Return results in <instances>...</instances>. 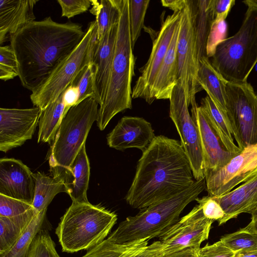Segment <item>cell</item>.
I'll list each match as a JSON object with an SVG mask.
<instances>
[{
  "label": "cell",
  "mask_w": 257,
  "mask_h": 257,
  "mask_svg": "<svg viewBox=\"0 0 257 257\" xmlns=\"http://www.w3.org/2000/svg\"><path fill=\"white\" fill-rule=\"evenodd\" d=\"M118 23L112 26L99 40L94 37L90 62L95 69L94 97L99 106L106 95L114 58Z\"/></svg>",
  "instance_id": "obj_18"
},
{
  "label": "cell",
  "mask_w": 257,
  "mask_h": 257,
  "mask_svg": "<svg viewBox=\"0 0 257 257\" xmlns=\"http://www.w3.org/2000/svg\"><path fill=\"white\" fill-rule=\"evenodd\" d=\"M251 214V219L247 226L252 231L257 233V207L253 211Z\"/></svg>",
  "instance_id": "obj_47"
},
{
  "label": "cell",
  "mask_w": 257,
  "mask_h": 257,
  "mask_svg": "<svg viewBox=\"0 0 257 257\" xmlns=\"http://www.w3.org/2000/svg\"><path fill=\"white\" fill-rule=\"evenodd\" d=\"M257 175V144L248 146L224 167L204 173L208 195L219 196Z\"/></svg>",
  "instance_id": "obj_13"
},
{
  "label": "cell",
  "mask_w": 257,
  "mask_h": 257,
  "mask_svg": "<svg viewBox=\"0 0 257 257\" xmlns=\"http://www.w3.org/2000/svg\"><path fill=\"white\" fill-rule=\"evenodd\" d=\"M85 33L79 24L60 23L48 17L31 22L11 34L10 45L18 61L22 86L32 92L37 90Z\"/></svg>",
  "instance_id": "obj_1"
},
{
  "label": "cell",
  "mask_w": 257,
  "mask_h": 257,
  "mask_svg": "<svg viewBox=\"0 0 257 257\" xmlns=\"http://www.w3.org/2000/svg\"><path fill=\"white\" fill-rule=\"evenodd\" d=\"M243 3L247 9L241 27L217 45L211 62L229 82H246L257 63V6L249 0Z\"/></svg>",
  "instance_id": "obj_6"
},
{
  "label": "cell",
  "mask_w": 257,
  "mask_h": 257,
  "mask_svg": "<svg viewBox=\"0 0 257 257\" xmlns=\"http://www.w3.org/2000/svg\"><path fill=\"white\" fill-rule=\"evenodd\" d=\"M62 95L64 114L66 115L72 107L78 103L79 93L78 87L72 82L63 92Z\"/></svg>",
  "instance_id": "obj_43"
},
{
  "label": "cell",
  "mask_w": 257,
  "mask_h": 257,
  "mask_svg": "<svg viewBox=\"0 0 257 257\" xmlns=\"http://www.w3.org/2000/svg\"><path fill=\"white\" fill-rule=\"evenodd\" d=\"M96 33V23L91 22L76 48L52 71L46 81L32 92L30 99L35 107L43 111L56 100L90 62L91 50Z\"/></svg>",
  "instance_id": "obj_8"
},
{
  "label": "cell",
  "mask_w": 257,
  "mask_h": 257,
  "mask_svg": "<svg viewBox=\"0 0 257 257\" xmlns=\"http://www.w3.org/2000/svg\"><path fill=\"white\" fill-rule=\"evenodd\" d=\"M90 12L95 16L96 35L100 40L114 25L118 23L120 16L119 0H91Z\"/></svg>",
  "instance_id": "obj_30"
},
{
  "label": "cell",
  "mask_w": 257,
  "mask_h": 257,
  "mask_svg": "<svg viewBox=\"0 0 257 257\" xmlns=\"http://www.w3.org/2000/svg\"><path fill=\"white\" fill-rule=\"evenodd\" d=\"M235 2V0H214V20L215 21L225 20Z\"/></svg>",
  "instance_id": "obj_44"
},
{
  "label": "cell",
  "mask_w": 257,
  "mask_h": 257,
  "mask_svg": "<svg viewBox=\"0 0 257 257\" xmlns=\"http://www.w3.org/2000/svg\"><path fill=\"white\" fill-rule=\"evenodd\" d=\"M181 11L173 12L163 21L157 36L153 41L148 61L140 69L141 74L132 89V98H143L150 104L152 85L180 22Z\"/></svg>",
  "instance_id": "obj_14"
},
{
  "label": "cell",
  "mask_w": 257,
  "mask_h": 257,
  "mask_svg": "<svg viewBox=\"0 0 257 257\" xmlns=\"http://www.w3.org/2000/svg\"><path fill=\"white\" fill-rule=\"evenodd\" d=\"M170 100L169 116L180 137L196 181L205 178L203 156L198 127L191 116L184 88L179 82L174 87Z\"/></svg>",
  "instance_id": "obj_11"
},
{
  "label": "cell",
  "mask_w": 257,
  "mask_h": 257,
  "mask_svg": "<svg viewBox=\"0 0 257 257\" xmlns=\"http://www.w3.org/2000/svg\"><path fill=\"white\" fill-rule=\"evenodd\" d=\"M156 136L150 122L143 117L124 116L107 136L110 148L123 151L137 148L144 151Z\"/></svg>",
  "instance_id": "obj_19"
},
{
  "label": "cell",
  "mask_w": 257,
  "mask_h": 257,
  "mask_svg": "<svg viewBox=\"0 0 257 257\" xmlns=\"http://www.w3.org/2000/svg\"><path fill=\"white\" fill-rule=\"evenodd\" d=\"M220 240L235 253L257 249V233L247 226L222 236Z\"/></svg>",
  "instance_id": "obj_33"
},
{
  "label": "cell",
  "mask_w": 257,
  "mask_h": 257,
  "mask_svg": "<svg viewBox=\"0 0 257 257\" xmlns=\"http://www.w3.org/2000/svg\"><path fill=\"white\" fill-rule=\"evenodd\" d=\"M90 176V165L84 144L62 179L69 188L72 202H88L87 191Z\"/></svg>",
  "instance_id": "obj_24"
},
{
  "label": "cell",
  "mask_w": 257,
  "mask_h": 257,
  "mask_svg": "<svg viewBox=\"0 0 257 257\" xmlns=\"http://www.w3.org/2000/svg\"><path fill=\"white\" fill-rule=\"evenodd\" d=\"M227 25L225 20H213L208 36L206 52L209 58L214 55L217 45L226 39Z\"/></svg>",
  "instance_id": "obj_39"
},
{
  "label": "cell",
  "mask_w": 257,
  "mask_h": 257,
  "mask_svg": "<svg viewBox=\"0 0 257 257\" xmlns=\"http://www.w3.org/2000/svg\"><path fill=\"white\" fill-rule=\"evenodd\" d=\"M26 257H61L48 230L41 229L34 239Z\"/></svg>",
  "instance_id": "obj_35"
},
{
  "label": "cell",
  "mask_w": 257,
  "mask_h": 257,
  "mask_svg": "<svg viewBox=\"0 0 257 257\" xmlns=\"http://www.w3.org/2000/svg\"><path fill=\"white\" fill-rule=\"evenodd\" d=\"M212 197L224 212L223 217L218 221L219 225L236 218L241 213L251 214L257 207V175L232 191Z\"/></svg>",
  "instance_id": "obj_20"
},
{
  "label": "cell",
  "mask_w": 257,
  "mask_h": 257,
  "mask_svg": "<svg viewBox=\"0 0 257 257\" xmlns=\"http://www.w3.org/2000/svg\"><path fill=\"white\" fill-rule=\"evenodd\" d=\"M234 257H257V249L246 251H240L235 253Z\"/></svg>",
  "instance_id": "obj_48"
},
{
  "label": "cell",
  "mask_w": 257,
  "mask_h": 257,
  "mask_svg": "<svg viewBox=\"0 0 257 257\" xmlns=\"http://www.w3.org/2000/svg\"><path fill=\"white\" fill-rule=\"evenodd\" d=\"M235 254L220 240L210 245L206 244L199 250V257H234Z\"/></svg>",
  "instance_id": "obj_42"
},
{
  "label": "cell",
  "mask_w": 257,
  "mask_h": 257,
  "mask_svg": "<svg viewBox=\"0 0 257 257\" xmlns=\"http://www.w3.org/2000/svg\"><path fill=\"white\" fill-rule=\"evenodd\" d=\"M62 17L68 19L86 12L91 6V0H58Z\"/></svg>",
  "instance_id": "obj_40"
},
{
  "label": "cell",
  "mask_w": 257,
  "mask_h": 257,
  "mask_svg": "<svg viewBox=\"0 0 257 257\" xmlns=\"http://www.w3.org/2000/svg\"><path fill=\"white\" fill-rule=\"evenodd\" d=\"M37 107L0 108V151L7 152L21 146L35 132L41 114Z\"/></svg>",
  "instance_id": "obj_16"
},
{
  "label": "cell",
  "mask_w": 257,
  "mask_h": 257,
  "mask_svg": "<svg viewBox=\"0 0 257 257\" xmlns=\"http://www.w3.org/2000/svg\"><path fill=\"white\" fill-rule=\"evenodd\" d=\"M46 211L39 212L15 245L0 257H26L34 239L42 229Z\"/></svg>",
  "instance_id": "obj_32"
},
{
  "label": "cell",
  "mask_w": 257,
  "mask_h": 257,
  "mask_svg": "<svg viewBox=\"0 0 257 257\" xmlns=\"http://www.w3.org/2000/svg\"><path fill=\"white\" fill-rule=\"evenodd\" d=\"M199 250L193 247H189L182 250L167 254L163 257H199Z\"/></svg>",
  "instance_id": "obj_45"
},
{
  "label": "cell",
  "mask_w": 257,
  "mask_h": 257,
  "mask_svg": "<svg viewBox=\"0 0 257 257\" xmlns=\"http://www.w3.org/2000/svg\"><path fill=\"white\" fill-rule=\"evenodd\" d=\"M178 82L183 86L189 105L202 88L198 82L199 56L194 25L193 1L187 0L181 11L177 47Z\"/></svg>",
  "instance_id": "obj_10"
},
{
  "label": "cell",
  "mask_w": 257,
  "mask_h": 257,
  "mask_svg": "<svg viewBox=\"0 0 257 257\" xmlns=\"http://www.w3.org/2000/svg\"><path fill=\"white\" fill-rule=\"evenodd\" d=\"M94 74L95 69L93 65L90 62L79 73L73 82L79 90L78 103L89 97H94Z\"/></svg>",
  "instance_id": "obj_37"
},
{
  "label": "cell",
  "mask_w": 257,
  "mask_h": 257,
  "mask_svg": "<svg viewBox=\"0 0 257 257\" xmlns=\"http://www.w3.org/2000/svg\"><path fill=\"white\" fill-rule=\"evenodd\" d=\"M150 2V0H129L130 29L133 49L144 27Z\"/></svg>",
  "instance_id": "obj_34"
},
{
  "label": "cell",
  "mask_w": 257,
  "mask_h": 257,
  "mask_svg": "<svg viewBox=\"0 0 257 257\" xmlns=\"http://www.w3.org/2000/svg\"><path fill=\"white\" fill-rule=\"evenodd\" d=\"M35 188L33 206L37 212L47 210L54 197L58 193L69 194L64 181L58 177H50L39 172L34 173Z\"/></svg>",
  "instance_id": "obj_26"
},
{
  "label": "cell",
  "mask_w": 257,
  "mask_h": 257,
  "mask_svg": "<svg viewBox=\"0 0 257 257\" xmlns=\"http://www.w3.org/2000/svg\"><path fill=\"white\" fill-rule=\"evenodd\" d=\"M98 105L94 97H89L72 107L63 119L49 158L53 176L62 179L69 169L97 121Z\"/></svg>",
  "instance_id": "obj_7"
},
{
  "label": "cell",
  "mask_w": 257,
  "mask_h": 257,
  "mask_svg": "<svg viewBox=\"0 0 257 257\" xmlns=\"http://www.w3.org/2000/svg\"><path fill=\"white\" fill-rule=\"evenodd\" d=\"M200 205L204 215L213 221H219L222 219L224 212L219 205L211 196L209 195L196 199Z\"/></svg>",
  "instance_id": "obj_41"
},
{
  "label": "cell",
  "mask_w": 257,
  "mask_h": 257,
  "mask_svg": "<svg viewBox=\"0 0 257 257\" xmlns=\"http://www.w3.org/2000/svg\"><path fill=\"white\" fill-rule=\"evenodd\" d=\"M38 0H0V44L7 35L35 21L34 7Z\"/></svg>",
  "instance_id": "obj_23"
},
{
  "label": "cell",
  "mask_w": 257,
  "mask_h": 257,
  "mask_svg": "<svg viewBox=\"0 0 257 257\" xmlns=\"http://www.w3.org/2000/svg\"><path fill=\"white\" fill-rule=\"evenodd\" d=\"M19 66L15 53L10 45L0 47V79L6 81L19 76Z\"/></svg>",
  "instance_id": "obj_36"
},
{
  "label": "cell",
  "mask_w": 257,
  "mask_h": 257,
  "mask_svg": "<svg viewBox=\"0 0 257 257\" xmlns=\"http://www.w3.org/2000/svg\"><path fill=\"white\" fill-rule=\"evenodd\" d=\"M65 116L62 94L41 112L38 123V143L52 144Z\"/></svg>",
  "instance_id": "obj_29"
},
{
  "label": "cell",
  "mask_w": 257,
  "mask_h": 257,
  "mask_svg": "<svg viewBox=\"0 0 257 257\" xmlns=\"http://www.w3.org/2000/svg\"><path fill=\"white\" fill-rule=\"evenodd\" d=\"M117 219L116 214L89 201L72 202L56 229L62 250H89L103 241Z\"/></svg>",
  "instance_id": "obj_5"
},
{
  "label": "cell",
  "mask_w": 257,
  "mask_h": 257,
  "mask_svg": "<svg viewBox=\"0 0 257 257\" xmlns=\"http://www.w3.org/2000/svg\"><path fill=\"white\" fill-rule=\"evenodd\" d=\"M114 58L105 99L98 110L97 125L100 131L106 127L118 113L132 108L131 88L135 75V58L132 45L129 0H119Z\"/></svg>",
  "instance_id": "obj_4"
},
{
  "label": "cell",
  "mask_w": 257,
  "mask_h": 257,
  "mask_svg": "<svg viewBox=\"0 0 257 257\" xmlns=\"http://www.w3.org/2000/svg\"><path fill=\"white\" fill-rule=\"evenodd\" d=\"M38 213L34 208L16 217L0 216V255L9 251L15 245Z\"/></svg>",
  "instance_id": "obj_27"
},
{
  "label": "cell",
  "mask_w": 257,
  "mask_h": 257,
  "mask_svg": "<svg viewBox=\"0 0 257 257\" xmlns=\"http://www.w3.org/2000/svg\"><path fill=\"white\" fill-rule=\"evenodd\" d=\"M213 221L204 215L200 205H196L159 237L163 255L189 247L200 249L208 238Z\"/></svg>",
  "instance_id": "obj_12"
},
{
  "label": "cell",
  "mask_w": 257,
  "mask_h": 257,
  "mask_svg": "<svg viewBox=\"0 0 257 257\" xmlns=\"http://www.w3.org/2000/svg\"><path fill=\"white\" fill-rule=\"evenodd\" d=\"M191 105V116L200 138L204 173L223 168L237 155L228 150L207 111L198 106L196 101Z\"/></svg>",
  "instance_id": "obj_15"
},
{
  "label": "cell",
  "mask_w": 257,
  "mask_h": 257,
  "mask_svg": "<svg viewBox=\"0 0 257 257\" xmlns=\"http://www.w3.org/2000/svg\"><path fill=\"white\" fill-rule=\"evenodd\" d=\"M198 82L218 108L225 115L227 81L213 67L207 56L199 60Z\"/></svg>",
  "instance_id": "obj_25"
},
{
  "label": "cell",
  "mask_w": 257,
  "mask_h": 257,
  "mask_svg": "<svg viewBox=\"0 0 257 257\" xmlns=\"http://www.w3.org/2000/svg\"><path fill=\"white\" fill-rule=\"evenodd\" d=\"M35 188L34 173L21 160L0 159V194L32 204Z\"/></svg>",
  "instance_id": "obj_17"
},
{
  "label": "cell",
  "mask_w": 257,
  "mask_h": 257,
  "mask_svg": "<svg viewBox=\"0 0 257 257\" xmlns=\"http://www.w3.org/2000/svg\"><path fill=\"white\" fill-rule=\"evenodd\" d=\"M201 105L208 113L228 150L236 155L241 151L234 143L232 129L226 115L223 113L207 95L201 101Z\"/></svg>",
  "instance_id": "obj_31"
},
{
  "label": "cell",
  "mask_w": 257,
  "mask_h": 257,
  "mask_svg": "<svg viewBox=\"0 0 257 257\" xmlns=\"http://www.w3.org/2000/svg\"><path fill=\"white\" fill-rule=\"evenodd\" d=\"M180 25V22L153 82L150 93V104L157 99H169L174 87L178 83L177 47Z\"/></svg>",
  "instance_id": "obj_21"
},
{
  "label": "cell",
  "mask_w": 257,
  "mask_h": 257,
  "mask_svg": "<svg viewBox=\"0 0 257 257\" xmlns=\"http://www.w3.org/2000/svg\"><path fill=\"white\" fill-rule=\"evenodd\" d=\"M162 245L156 241L148 245V240L118 244L107 238L89 249L81 257H163Z\"/></svg>",
  "instance_id": "obj_22"
},
{
  "label": "cell",
  "mask_w": 257,
  "mask_h": 257,
  "mask_svg": "<svg viewBox=\"0 0 257 257\" xmlns=\"http://www.w3.org/2000/svg\"><path fill=\"white\" fill-rule=\"evenodd\" d=\"M34 208L32 204L0 194V216L16 217Z\"/></svg>",
  "instance_id": "obj_38"
},
{
  "label": "cell",
  "mask_w": 257,
  "mask_h": 257,
  "mask_svg": "<svg viewBox=\"0 0 257 257\" xmlns=\"http://www.w3.org/2000/svg\"><path fill=\"white\" fill-rule=\"evenodd\" d=\"M163 6L168 8L174 12L181 11L185 7L187 0H162Z\"/></svg>",
  "instance_id": "obj_46"
},
{
  "label": "cell",
  "mask_w": 257,
  "mask_h": 257,
  "mask_svg": "<svg viewBox=\"0 0 257 257\" xmlns=\"http://www.w3.org/2000/svg\"><path fill=\"white\" fill-rule=\"evenodd\" d=\"M226 109L232 136L242 151L257 144V95L247 81L226 85Z\"/></svg>",
  "instance_id": "obj_9"
},
{
  "label": "cell",
  "mask_w": 257,
  "mask_h": 257,
  "mask_svg": "<svg viewBox=\"0 0 257 257\" xmlns=\"http://www.w3.org/2000/svg\"><path fill=\"white\" fill-rule=\"evenodd\" d=\"M205 189V178L195 180L182 191L126 218L107 238L118 244H128L159 237L180 219L184 208Z\"/></svg>",
  "instance_id": "obj_3"
},
{
  "label": "cell",
  "mask_w": 257,
  "mask_h": 257,
  "mask_svg": "<svg viewBox=\"0 0 257 257\" xmlns=\"http://www.w3.org/2000/svg\"><path fill=\"white\" fill-rule=\"evenodd\" d=\"M195 181L180 141L157 136L143 152L125 199L140 210L176 195Z\"/></svg>",
  "instance_id": "obj_2"
},
{
  "label": "cell",
  "mask_w": 257,
  "mask_h": 257,
  "mask_svg": "<svg viewBox=\"0 0 257 257\" xmlns=\"http://www.w3.org/2000/svg\"><path fill=\"white\" fill-rule=\"evenodd\" d=\"M214 0L193 1L194 25L199 59L207 56V40L214 19Z\"/></svg>",
  "instance_id": "obj_28"
}]
</instances>
